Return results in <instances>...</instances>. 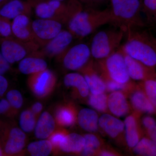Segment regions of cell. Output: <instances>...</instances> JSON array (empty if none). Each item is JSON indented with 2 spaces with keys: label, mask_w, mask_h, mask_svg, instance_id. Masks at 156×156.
Segmentation results:
<instances>
[{
  "label": "cell",
  "mask_w": 156,
  "mask_h": 156,
  "mask_svg": "<svg viewBox=\"0 0 156 156\" xmlns=\"http://www.w3.org/2000/svg\"><path fill=\"white\" fill-rule=\"evenodd\" d=\"M11 1V0H0V5L1 4H2L3 3L5 2H7V1Z\"/></svg>",
  "instance_id": "obj_47"
},
{
  "label": "cell",
  "mask_w": 156,
  "mask_h": 156,
  "mask_svg": "<svg viewBox=\"0 0 156 156\" xmlns=\"http://www.w3.org/2000/svg\"><path fill=\"white\" fill-rule=\"evenodd\" d=\"M3 155V151L2 149L0 147V156Z\"/></svg>",
  "instance_id": "obj_48"
},
{
  "label": "cell",
  "mask_w": 156,
  "mask_h": 156,
  "mask_svg": "<svg viewBox=\"0 0 156 156\" xmlns=\"http://www.w3.org/2000/svg\"><path fill=\"white\" fill-rule=\"evenodd\" d=\"M55 128V120L53 116L48 112H44L36 125L35 135L39 139H46L53 134Z\"/></svg>",
  "instance_id": "obj_21"
},
{
  "label": "cell",
  "mask_w": 156,
  "mask_h": 156,
  "mask_svg": "<svg viewBox=\"0 0 156 156\" xmlns=\"http://www.w3.org/2000/svg\"><path fill=\"white\" fill-rule=\"evenodd\" d=\"M9 20L0 16V35L6 38H10L12 34V26Z\"/></svg>",
  "instance_id": "obj_35"
},
{
  "label": "cell",
  "mask_w": 156,
  "mask_h": 156,
  "mask_svg": "<svg viewBox=\"0 0 156 156\" xmlns=\"http://www.w3.org/2000/svg\"><path fill=\"white\" fill-rule=\"evenodd\" d=\"M19 124L22 131L26 132H31L36 125L35 115L31 110L24 111L20 117Z\"/></svg>",
  "instance_id": "obj_31"
},
{
  "label": "cell",
  "mask_w": 156,
  "mask_h": 156,
  "mask_svg": "<svg viewBox=\"0 0 156 156\" xmlns=\"http://www.w3.org/2000/svg\"><path fill=\"white\" fill-rule=\"evenodd\" d=\"M127 94L121 91L111 92L108 96V108L111 113L116 117L127 115L131 107L127 99Z\"/></svg>",
  "instance_id": "obj_15"
},
{
  "label": "cell",
  "mask_w": 156,
  "mask_h": 156,
  "mask_svg": "<svg viewBox=\"0 0 156 156\" xmlns=\"http://www.w3.org/2000/svg\"><path fill=\"white\" fill-rule=\"evenodd\" d=\"M74 37L69 30H62L55 37L44 46L41 54L49 56L62 55L69 49Z\"/></svg>",
  "instance_id": "obj_11"
},
{
  "label": "cell",
  "mask_w": 156,
  "mask_h": 156,
  "mask_svg": "<svg viewBox=\"0 0 156 156\" xmlns=\"http://www.w3.org/2000/svg\"><path fill=\"white\" fill-rule=\"evenodd\" d=\"M6 99L11 107L15 109H19L23 104V98L21 93L17 90H10L7 93Z\"/></svg>",
  "instance_id": "obj_33"
},
{
  "label": "cell",
  "mask_w": 156,
  "mask_h": 156,
  "mask_svg": "<svg viewBox=\"0 0 156 156\" xmlns=\"http://www.w3.org/2000/svg\"><path fill=\"white\" fill-rule=\"evenodd\" d=\"M98 126L108 137L118 140L125 133L124 122L108 113H104L99 118Z\"/></svg>",
  "instance_id": "obj_13"
},
{
  "label": "cell",
  "mask_w": 156,
  "mask_h": 156,
  "mask_svg": "<svg viewBox=\"0 0 156 156\" xmlns=\"http://www.w3.org/2000/svg\"><path fill=\"white\" fill-rule=\"evenodd\" d=\"M43 0H33L32 2H30L31 3L32 5H34V4H36V3L39 2H42Z\"/></svg>",
  "instance_id": "obj_46"
},
{
  "label": "cell",
  "mask_w": 156,
  "mask_h": 156,
  "mask_svg": "<svg viewBox=\"0 0 156 156\" xmlns=\"http://www.w3.org/2000/svg\"><path fill=\"white\" fill-rule=\"evenodd\" d=\"M144 93L156 108V81L151 79L144 83Z\"/></svg>",
  "instance_id": "obj_34"
},
{
  "label": "cell",
  "mask_w": 156,
  "mask_h": 156,
  "mask_svg": "<svg viewBox=\"0 0 156 156\" xmlns=\"http://www.w3.org/2000/svg\"><path fill=\"white\" fill-rule=\"evenodd\" d=\"M25 140L26 135L23 131L17 128H12L5 144V152L9 155L18 153L24 147Z\"/></svg>",
  "instance_id": "obj_18"
},
{
  "label": "cell",
  "mask_w": 156,
  "mask_h": 156,
  "mask_svg": "<svg viewBox=\"0 0 156 156\" xmlns=\"http://www.w3.org/2000/svg\"><path fill=\"white\" fill-rule=\"evenodd\" d=\"M132 149L138 155L156 156V143L149 138L140 139Z\"/></svg>",
  "instance_id": "obj_29"
},
{
  "label": "cell",
  "mask_w": 156,
  "mask_h": 156,
  "mask_svg": "<svg viewBox=\"0 0 156 156\" xmlns=\"http://www.w3.org/2000/svg\"><path fill=\"white\" fill-rule=\"evenodd\" d=\"M34 5L36 15L39 18L55 20L66 23L67 5L62 2L49 0L39 2Z\"/></svg>",
  "instance_id": "obj_9"
},
{
  "label": "cell",
  "mask_w": 156,
  "mask_h": 156,
  "mask_svg": "<svg viewBox=\"0 0 156 156\" xmlns=\"http://www.w3.org/2000/svg\"><path fill=\"white\" fill-rule=\"evenodd\" d=\"M144 5L147 11L151 13L156 12V0H143Z\"/></svg>",
  "instance_id": "obj_39"
},
{
  "label": "cell",
  "mask_w": 156,
  "mask_h": 156,
  "mask_svg": "<svg viewBox=\"0 0 156 156\" xmlns=\"http://www.w3.org/2000/svg\"><path fill=\"white\" fill-rule=\"evenodd\" d=\"M129 95L131 108L136 111L147 114H153L155 111V107L143 91L132 89Z\"/></svg>",
  "instance_id": "obj_19"
},
{
  "label": "cell",
  "mask_w": 156,
  "mask_h": 156,
  "mask_svg": "<svg viewBox=\"0 0 156 156\" xmlns=\"http://www.w3.org/2000/svg\"><path fill=\"white\" fill-rule=\"evenodd\" d=\"M125 36L126 31L116 26L98 32L91 42L92 57L97 61L105 59L119 49Z\"/></svg>",
  "instance_id": "obj_4"
},
{
  "label": "cell",
  "mask_w": 156,
  "mask_h": 156,
  "mask_svg": "<svg viewBox=\"0 0 156 156\" xmlns=\"http://www.w3.org/2000/svg\"><path fill=\"white\" fill-rule=\"evenodd\" d=\"M123 53L128 75L131 80L135 81H140L144 80L147 76L145 67L147 66L128 56L124 52Z\"/></svg>",
  "instance_id": "obj_25"
},
{
  "label": "cell",
  "mask_w": 156,
  "mask_h": 156,
  "mask_svg": "<svg viewBox=\"0 0 156 156\" xmlns=\"http://www.w3.org/2000/svg\"><path fill=\"white\" fill-rule=\"evenodd\" d=\"M38 49L36 43H25L8 38L1 43V52L10 64L21 61L28 53H34Z\"/></svg>",
  "instance_id": "obj_6"
},
{
  "label": "cell",
  "mask_w": 156,
  "mask_h": 156,
  "mask_svg": "<svg viewBox=\"0 0 156 156\" xmlns=\"http://www.w3.org/2000/svg\"><path fill=\"white\" fill-rule=\"evenodd\" d=\"M126 43L121 47L123 52L147 67L155 66V48L144 40L142 35L135 29H131L126 32Z\"/></svg>",
  "instance_id": "obj_2"
},
{
  "label": "cell",
  "mask_w": 156,
  "mask_h": 156,
  "mask_svg": "<svg viewBox=\"0 0 156 156\" xmlns=\"http://www.w3.org/2000/svg\"></svg>",
  "instance_id": "obj_50"
},
{
  "label": "cell",
  "mask_w": 156,
  "mask_h": 156,
  "mask_svg": "<svg viewBox=\"0 0 156 156\" xmlns=\"http://www.w3.org/2000/svg\"><path fill=\"white\" fill-rule=\"evenodd\" d=\"M48 64L45 60L38 57H27L20 62L18 69L23 74L32 75L47 69Z\"/></svg>",
  "instance_id": "obj_22"
},
{
  "label": "cell",
  "mask_w": 156,
  "mask_h": 156,
  "mask_svg": "<svg viewBox=\"0 0 156 156\" xmlns=\"http://www.w3.org/2000/svg\"><path fill=\"white\" fill-rule=\"evenodd\" d=\"M53 146L49 140H43L30 144L27 147L29 153L33 156H48L51 153Z\"/></svg>",
  "instance_id": "obj_28"
},
{
  "label": "cell",
  "mask_w": 156,
  "mask_h": 156,
  "mask_svg": "<svg viewBox=\"0 0 156 156\" xmlns=\"http://www.w3.org/2000/svg\"><path fill=\"white\" fill-rule=\"evenodd\" d=\"M85 143L84 136L77 133H71L66 135L59 148L65 152L79 154L83 151Z\"/></svg>",
  "instance_id": "obj_24"
},
{
  "label": "cell",
  "mask_w": 156,
  "mask_h": 156,
  "mask_svg": "<svg viewBox=\"0 0 156 156\" xmlns=\"http://www.w3.org/2000/svg\"><path fill=\"white\" fill-rule=\"evenodd\" d=\"M32 5L30 2L21 0H11L0 9V16L5 19H14L19 15L28 16L31 12Z\"/></svg>",
  "instance_id": "obj_16"
},
{
  "label": "cell",
  "mask_w": 156,
  "mask_h": 156,
  "mask_svg": "<svg viewBox=\"0 0 156 156\" xmlns=\"http://www.w3.org/2000/svg\"><path fill=\"white\" fill-rule=\"evenodd\" d=\"M43 109V105L40 102H37L34 104L32 107L31 111L34 113V114L37 115Z\"/></svg>",
  "instance_id": "obj_44"
},
{
  "label": "cell",
  "mask_w": 156,
  "mask_h": 156,
  "mask_svg": "<svg viewBox=\"0 0 156 156\" xmlns=\"http://www.w3.org/2000/svg\"><path fill=\"white\" fill-rule=\"evenodd\" d=\"M89 87L91 94L98 95L106 91V84L96 66L90 60L80 70Z\"/></svg>",
  "instance_id": "obj_12"
},
{
  "label": "cell",
  "mask_w": 156,
  "mask_h": 156,
  "mask_svg": "<svg viewBox=\"0 0 156 156\" xmlns=\"http://www.w3.org/2000/svg\"><path fill=\"white\" fill-rule=\"evenodd\" d=\"M11 106L7 99L0 100V114H4L9 110Z\"/></svg>",
  "instance_id": "obj_40"
},
{
  "label": "cell",
  "mask_w": 156,
  "mask_h": 156,
  "mask_svg": "<svg viewBox=\"0 0 156 156\" xmlns=\"http://www.w3.org/2000/svg\"><path fill=\"white\" fill-rule=\"evenodd\" d=\"M99 118L98 114L95 110L84 108L78 113V122L83 130L89 133H95L99 129Z\"/></svg>",
  "instance_id": "obj_17"
},
{
  "label": "cell",
  "mask_w": 156,
  "mask_h": 156,
  "mask_svg": "<svg viewBox=\"0 0 156 156\" xmlns=\"http://www.w3.org/2000/svg\"><path fill=\"white\" fill-rule=\"evenodd\" d=\"M62 27L61 22L55 20L39 18L31 22L35 41L43 47L60 32Z\"/></svg>",
  "instance_id": "obj_7"
},
{
  "label": "cell",
  "mask_w": 156,
  "mask_h": 156,
  "mask_svg": "<svg viewBox=\"0 0 156 156\" xmlns=\"http://www.w3.org/2000/svg\"><path fill=\"white\" fill-rule=\"evenodd\" d=\"M56 119L58 124L62 127H70L76 122L75 111L69 106L61 107L56 110Z\"/></svg>",
  "instance_id": "obj_26"
},
{
  "label": "cell",
  "mask_w": 156,
  "mask_h": 156,
  "mask_svg": "<svg viewBox=\"0 0 156 156\" xmlns=\"http://www.w3.org/2000/svg\"><path fill=\"white\" fill-rule=\"evenodd\" d=\"M98 154L99 156H117V154L115 153L114 151L108 149H101Z\"/></svg>",
  "instance_id": "obj_43"
},
{
  "label": "cell",
  "mask_w": 156,
  "mask_h": 156,
  "mask_svg": "<svg viewBox=\"0 0 156 156\" xmlns=\"http://www.w3.org/2000/svg\"><path fill=\"white\" fill-rule=\"evenodd\" d=\"M88 104L89 106L98 112L106 113L108 108V96L105 93L98 95L90 94L89 95Z\"/></svg>",
  "instance_id": "obj_30"
},
{
  "label": "cell",
  "mask_w": 156,
  "mask_h": 156,
  "mask_svg": "<svg viewBox=\"0 0 156 156\" xmlns=\"http://www.w3.org/2000/svg\"><path fill=\"white\" fill-rule=\"evenodd\" d=\"M112 23L110 9L99 10L90 7L84 9L81 3L73 11L66 23L68 30L74 37L82 39L93 33L101 27Z\"/></svg>",
  "instance_id": "obj_1"
},
{
  "label": "cell",
  "mask_w": 156,
  "mask_h": 156,
  "mask_svg": "<svg viewBox=\"0 0 156 156\" xmlns=\"http://www.w3.org/2000/svg\"><path fill=\"white\" fill-rule=\"evenodd\" d=\"M98 71L103 75L121 83L131 82L126 67L125 56L120 47L116 51L105 59L97 61Z\"/></svg>",
  "instance_id": "obj_5"
},
{
  "label": "cell",
  "mask_w": 156,
  "mask_h": 156,
  "mask_svg": "<svg viewBox=\"0 0 156 156\" xmlns=\"http://www.w3.org/2000/svg\"><path fill=\"white\" fill-rule=\"evenodd\" d=\"M143 126L147 129H149L156 125V121L153 117L151 116H145L142 119Z\"/></svg>",
  "instance_id": "obj_38"
},
{
  "label": "cell",
  "mask_w": 156,
  "mask_h": 156,
  "mask_svg": "<svg viewBox=\"0 0 156 156\" xmlns=\"http://www.w3.org/2000/svg\"><path fill=\"white\" fill-rule=\"evenodd\" d=\"M31 88L35 95L44 97L52 90L55 83V76L52 72L46 69L32 74L30 78Z\"/></svg>",
  "instance_id": "obj_10"
},
{
  "label": "cell",
  "mask_w": 156,
  "mask_h": 156,
  "mask_svg": "<svg viewBox=\"0 0 156 156\" xmlns=\"http://www.w3.org/2000/svg\"><path fill=\"white\" fill-rule=\"evenodd\" d=\"M32 0H28L29 2H30V1H31Z\"/></svg>",
  "instance_id": "obj_49"
},
{
  "label": "cell",
  "mask_w": 156,
  "mask_h": 156,
  "mask_svg": "<svg viewBox=\"0 0 156 156\" xmlns=\"http://www.w3.org/2000/svg\"><path fill=\"white\" fill-rule=\"evenodd\" d=\"M147 131L149 138L156 143V125L147 129Z\"/></svg>",
  "instance_id": "obj_42"
},
{
  "label": "cell",
  "mask_w": 156,
  "mask_h": 156,
  "mask_svg": "<svg viewBox=\"0 0 156 156\" xmlns=\"http://www.w3.org/2000/svg\"><path fill=\"white\" fill-rule=\"evenodd\" d=\"M8 87V81L3 76L0 75V96L4 95Z\"/></svg>",
  "instance_id": "obj_41"
},
{
  "label": "cell",
  "mask_w": 156,
  "mask_h": 156,
  "mask_svg": "<svg viewBox=\"0 0 156 156\" xmlns=\"http://www.w3.org/2000/svg\"><path fill=\"white\" fill-rule=\"evenodd\" d=\"M65 85L76 89L82 98H86L89 95V89L87 81L83 74L77 73L67 74L64 78Z\"/></svg>",
  "instance_id": "obj_23"
},
{
  "label": "cell",
  "mask_w": 156,
  "mask_h": 156,
  "mask_svg": "<svg viewBox=\"0 0 156 156\" xmlns=\"http://www.w3.org/2000/svg\"><path fill=\"white\" fill-rule=\"evenodd\" d=\"M124 122L126 144L129 148H133L140 139L137 119L132 114L126 117Z\"/></svg>",
  "instance_id": "obj_20"
},
{
  "label": "cell",
  "mask_w": 156,
  "mask_h": 156,
  "mask_svg": "<svg viewBox=\"0 0 156 156\" xmlns=\"http://www.w3.org/2000/svg\"><path fill=\"white\" fill-rule=\"evenodd\" d=\"M112 24L127 31L140 25V0H110Z\"/></svg>",
  "instance_id": "obj_3"
},
{
  "label": "cell",
  "mask_w": 156,
  "mask_h": 156,
  "mask_svg": "<svg viewBox=\"0 0 156 156\" xmlns=\"http://www.w3.org/2000/svg\"><path fill=\"white\" fill-rule=\"evenodd\" d=\"M91 57L90 47L83 43L78 44L63 53V64L70 70H80L90 61Z\"/></svg>",
  "instance_id": "obj_8"
},
{
  "label": "cell",
  "mask_w": 156,
  "mask_h": 156,
  "mask_svg": "<svg viewBox=\"0 0 156 156\" xmlns=\"http://www.w3.org/2000/svg\"><path fill=\"white\" fill-rule=\"evenodd\" d=\"M99 73L105 82L106 91H108V92L121 91L125 92L126 94H128V93H130L131 90L133 89V85L132 82L127 84L121 83L110 79L106 76L103 75L100 72Z\"/></svg>",
  "instance_id": "obj_32"
},
{
  "label": "cell",
  "mask_w": 156,
  "mask_h": 156,
  "mask_svg": "<svg viewBox=\"0 0 156 156\" xmlns=\"http://www.w3.org/2000/svg\"><path fill=\"white\" fill-rule=\"evenodd\" d=\"M81 3L84 2L88 4L89 6L98 5L105 2L106 0H79Z\"/></svg>",
  "instance_id": "obj_45"
},
{
  "label": "cell",
  "mask_w": 156,
  "mask_h": 156,
  "mask_svg": "<svg viewBox=\"0 0 156 156\" xmlns=\"http://www.w3.org/2000/svg\"><path fill=\"white\" fill-rule=\"evenodd\" d=\"M11 26L12 34L17 40L25 43H36L32 29L31 23L27 15L22 14L15 17Z\"/></svg>",
  "instance_id": "obj_14"
},
{
  "label": "cell",
  "mask_w": 156,
  "mask_h": 156,
  "mask_svg": "<svg viewBox=\"0 0 156 156\" xmlns=\"http://www.w3.org/2000/svg\"><path fill=\"white\" fill-rule=\"evenodd\" d=\"M67 134L62 131H58L51 134L50 141L52 146L55 147L59 148V146L64 140Z\"/></svg>",
  "instance_id": "obj_36"
},
{
  "label": "cell",
  "mask_w": 156,
  "mask_h": 156,
  "mask_svg": "<svg viewBox=\"0 0 156 156\" xmlns=\"http://www.w3.org/2000/svg\"><path fill=\"white\" fill-rule=\"evenodd\" d=\"M10 68V63L7 61L0 51V75L3 76Z\"/></svg>",
  "instance_id": "obj_37"
},
{
  "label": "cell",
  "mask_w": 156,
  "mask_h": 156,
  "mask_svg": "<svg viewBox=\"0 0 156 156\" xmlns=\"http://www.w3.org/2000/svg\"><path fill=\"white\" fill-rule=\"evenodd\" d=\"M85 145L81 152L83 156H92L97 154L101 149V142L99 137L91 133L85 135Z\"/></svg>",
  "instance_id": "obj_27"
}]
</instances>
